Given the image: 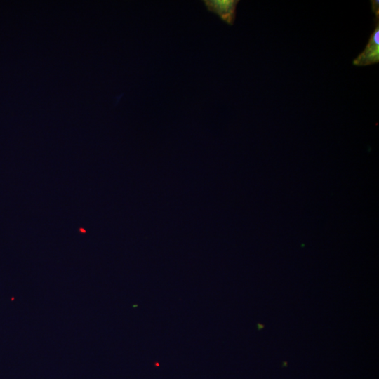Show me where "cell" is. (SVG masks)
Listing matches in <instances>:
<instances>
[{"mask_svg": "<svg viewBox=\"0 0 379 379\" xmlns=\"http://www.w3.org/2000/svg\"><path fill=\"white\" fill-rule=\"evenodd\" d=\"M379 62V22L371 34L364 50L353 60L357 66H366Z\"/></svg>", "mask_w": 379, "mask_h": 379, "instance_id": "obj_1", "label": "cell"}, {"mask_svg": "<svg viewBox=\"0 0 379 379\" xmlns=\"http://www.w3.org/2000/svg\"><path fill=\"white\" fill-rule=\"evenodd\" d=\"M203 2L208 11L218 15L227 24H234L238 0H204Z\"/></svg>", "mask_w": 379, "mask_h": 379, "instance_id": "obj_2", "label": "cell"}, {"mask_svg": "<svg viewBox=\"0 0 379 379\" xmlns=\"http://www.w3.org/2000/svg\"><path fill=\"white\" fill-rule=\"evenodd\" d=\"M371 2L372 11L375 15L376 20H378L379 19V1L372 0Z\"/></svg>", "mask_w": 379, "mask_h": 379, "instance_id": "obj_3", "label": "cell"}, {"mask_svg": "<svg viewBox=\"0 0 379 379\" xmlns=\"http://www.w3.org/2000/svg\"><path fill=\"white\" fill-rule=\"evenodd\" d=\"M264 328V325L261 324H258V330H260L261 328Z\"/></svg>", "mask_w": 379, "mask_h": 379, "instance_id": "obj_4", "label": "cell"}, {"mask_svg": "<svg viewBox=\"0 0 379 379\" xmlns=\"http://www.w3.org/2000/svg\"><path fill=\"white\" fill-rule=\"evenodd\" d=\"M287 366V362H286V361H284V362H283L282 366Z\"/></svg>", "mask_w": 379, "mask_h": 379, "instance_id": "obj_5", "label": "cell"}]
</instances>
